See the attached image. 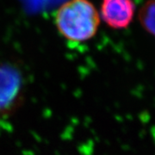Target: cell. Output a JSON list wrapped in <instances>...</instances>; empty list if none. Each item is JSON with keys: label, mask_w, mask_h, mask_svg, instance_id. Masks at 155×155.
Masks as SVG:
<instances>
[{"label": "cell", "mask_w": 155, "mask_h": 155, "mask_svg": "<svg viewBox=\"0 0 155 155\" xmlns=\"http://www.w3.org/2000/svg\"><path fill=\"white\" fill-rule=\"evenodd\" d=\"M99 12L89 0H69L58 9L55 26L67 41L82 43L92 39L100 25Z\"/></svg>", "instance_id": "cell-1"}, {"label": "cell", "mask_w": 155, "mask_h": 155, "mask_svg": "<svg viewBox=\"0 0 155 155\" xmlns=\"http://www.w3.org/2000/svg\"><path fill=\"white\" fill-rule=\"evenodd\" d=\"M24 99V78L20 68L0 63V119L13 115Z\"/></svg>", "instance_id": "cell-2"}, {"label": "cell", "mask_w": 155, "mask_h": 155, "mask_svg": "<svg viewBox=\"0 0 155 155\" xmlns=\"http://www.w3.org/2000/svg\"><path fill=\"white\" fill-rule=\"evenodd\" d=\"M134 11L133 0H103L99 15L107 26L123 29L133 21Z\"/></svg>", "instance_id": "cell-3"}, {"label": "cell", "mask_w": 155, "mask_h": 155, "mask_svg": "<svg viewBox=\"0 0 155 155\" xmlns=\"http://www.w3.org/2000/svg\"><path fill=\"white\" fill-rule=\"evenodd\" d=\"M139 20L147 32L155 37V0H148L139 11Z\"/></svg>", "instance_id": "cell-4"}]
</instances>
